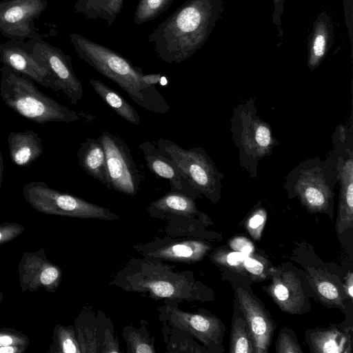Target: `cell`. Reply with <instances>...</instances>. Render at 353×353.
<instances>
[{"label":"cell","mask_w":353,"mask_h":353,"mask_svg":"<svg viewBox=\"0 0 353 353\" xmlns=\"http://www.w3.org/2000/svg\"><path fill=\"white\" fill-rule=\"evenodd\" d=\"M223 10V0H187L148 37L167 63L186 61L207 41Z\"/></svg>","instance_id":"1"},{"label":"cell","mask_w":353,"mask_h":353,"mask_svg":"<svg viewBox=\"0 0 353 353\" xmlns=\"http://www.w3.org/2000/svg\"><path fill=\"white\" fill-rule=\"evenodd\" d=\"M70 40L77 56L103 76L116 83L139 106L165 114L170 105L156 88L160 74H145L120 53L77 33Z\"/></svg>","instance_id":"2"},{"label":"cell","mask_w":353,"mask_h":353,"mask_svg":"<svg viewBox=\"0 0 353 353\" xmlns=\"http://www.w3.org/2000/svg\"><path fill=\"white\" fill-rule=\"evenodd\" d=\"M0 97L21 117L38 124L79 121L80 114L41 92L30 78L3 65L0 68Z\"/></svg>","instance_id":"3"},{"label":"cell","mask_w":353,"mask_h":353,"mask_svg":"<svg viewBox=\"0 0 353 353\" xmlns=\"http://www.w3.org/2000/svg\"><path fill=\"white\" fill-rule=\"evenodd\" d=\"M338 183L336 157L332 150L325 159L313 157L300 163L285 178L288 195L297 196L310 212H325L333 206Z\"/></svg>","instance_id":"4"},{"label":"cell","mask_w":353,"mask_h":353,"mask_svg":"<svg viewBox=\"0 0 353 353\" xmlns=\"http://www.w3.org/2000/svg\"><path fill=\"white\" fill-rule=\"evenodd\" d=\"M230 122L232 140L239 150V163L252 178H255L259 162L272 154L277 140L270 125L257 116L253 98L234 108Z\"/></svg>","instance_id":"5"},{"label":"cell","mask_w":353,"mask_h":353,"mask_svg":"<svg viewBox=\"0 0 353 353\" xmlns=\"http://www.w3.org/2000/svg\"><path fill=\"white\" fill-rule=\"evenodd\" d=\"M115 281L125 290L148 293L155 299L182 301L197 297V286L190 277L159 263L136 262L129 265Z\"/></svg>","instance_id":"6"},{"label":"cell","mask_w":353,"mask_h":353,"mask_svg":"<svg viewBox=\"0 0 353 353\" xmlns=\"http://www.w3.org/2000/svg\"><path fill=\"white\" fill-rule=\"evenodd\" d=\"M156 143L161 152L176 165L182 177L192 190L214 203L219 199L223 174L203 148L185 149L171 140L162 138Z\"/></svg>","instance_id":"7"},{"label":"cell","mask_w":353,"mask_h":353,"mask_svg":"<svg viewBox=\"0 0 353 353\" xmlns=\"http://www.w3.org/2000/svg\"><path fill=\"white\" fill-rule=\"evenodd\" d=\"M22 194L33 209L45 214L109 221L119 218L109 209L53 189L43 181L24 185Z\"/></svg>","instance_id":"8"},{"label":"cell","mask_w":353,"mask_h":353,"mask_svg":"<svg viewBox=\"0 0 353 353\" xmlns=\"http://www.w3.org/2000/svg\"><path fill=\"white\" fill-rule=\"evenodd\" d=\"M339 185L336 230L342 234L353 226V150L352 132L339 125L332 134Z\"/></svg>","instance_id":"9"},{"label":"cell","mask_w":353,"mask_h":353,"mask_svg":"<svg viewBox=\"0 0 353 353\" xmlns=\"http://www.w3.org/2000/svg\"><path fill=\"white\" fill-rule=\"evenodd\" d=\"M104 148L110 189L133 196L142 181L131 150L120 137L108 131L100 134Z\"/></svg>","instance_id":"10"},{"label":"cell","mask_w":353,"mask_h":353,"mask_svg":"<svg viewBox=\"0 0 353 353\" xmlns=\"http://www.w3.org/2000/svg\"><path fill=\"white\" fill-rule=\"evenodd\" d=\"M27 43L31 53L50 72L54 91L62 92L73 105L81 101L83 85L74 72L71 57L42 38L28 40Z\"/></svg>","instance_id":"11"},{"label":"cell","mask_w":353,"mask_h":353,"mask_svg":"<svg viewBox=\"0 0 353 353\" xmlns=\"http://www.w3.org/2000/svg\"><path fill=\"white\" fill-rule=\"evenodd\" d=\"M47 6V0H0V33L12 41L42 38L35 21Z\"/></svg>","instance_id":"12"},{"label":"cell","mask_w":353,"mask_h":353,"mask_svg":"<svg viewBox=\"0 0 353 353\" xmlns=\"http://www.w3.org/2000/svg\"><path fill=\"white\" fill-rule=\"evenodd\" d=\"M19 285L23 292L43 288L54 292L62 279L61 268L48 259L43 248L35 252H25L19 263Z\"/></svg>","instance_id":"13"},{"label":"cell","mask_w":353,"mask_h":353,"mask_svg":"<svg viewBox=\"0 0 353 353\" xmlns=\"http://www.w3.org/2000/svg\"><path fill=\"white\" fill-rule=\"evenodd\" d=\"M0 62L34 82L54 91L47 68L31 53L27 41L8 40L0 44Z\"/></svg>","instance_id":"14"},{"label":"cell","mask_w":353,"mask_h":353,"mask_svg":"<svg viewBox=\"0 0 353 353\" xmlns=\"http://www.w3.org/2000/svg\"><path fill=\"white\" fill-rule=\"evenodd\" d=\"M236 294L255 353L268 352L274 332L272 320L259 301L248 291L238 288Z\"/></svg>","instance_id":"15"},{"label":"cell","mask_w":353,"mask_h":353,"mask_svg":"<svg viewBox=\"0 0 353 353\" xmlns=\"http://www.w3.org/2000/svg\"><path fill=\"white\" fill-rule=\"evenodd\" d=\"M169 321L176 327L189 332L206 346L220 341L221 321L213 315L187 312L170 305L165 308Z\"/></svg>","instance_id":"16"},{"label":"cell","mask_w":353,"mask_h":353,"mask_svg":"<svg viewBox=\"0 0 353 353\" xmlns=\"http://www.w3.org/2000/svg\"><path fill=\"white\" fill-rule=\"evenodd\" d=\"M272 283L268 292L279 307L290 314H298L303 308L305 296L299 279L290 270L271 269Z\"/></svg>","instance_id":"17"},{"label":"cell","mask_w":353,"mask_h":353,"mask_svg":"<svg viewBox=\"0 0 353 353\" xmlns=\"http://www.w3.org/2000/svg\"><path fill=\"white\" fill-rule=\"evenodd\" d=\"M149 259L194 263L201 260L210 250V245L201 241L187 240L166 243L163 245L141 248Z\"/></svg>","instance_id":"18"},{"label":"cell","mask_w":353,"mask_h":353,"mask_svg":"<svg viewBox=\"0 0 353 353\" xmlns=\"http://www.w3.org/2000/svg\"><path fill=\"white\" fill-rule=\"evenodd\" d=\"M148 210L152 216L168 219L205 216L198 210L194 201L190 196L172 190L152 201Z\"/></svg>","instance_id":"19"},{"label":"cell","mask_w":353,"mask_h":353,"mask_svg":"<svg viewBox=\"0 0 353 353\" xmlns=\"http://www.w3.org/2000/svg\"><path fill=\"white\" fill-rule=\"evenodd\" d=\"M78 163L84 172L110 189L105 154L101 138L87 137L77 153Z\"/></svg>","instance_id":"20"},{"label":"cell","mask_w":353,"mask_h":353,"mask_svg":"<svg viewBox=\"0 0 353 353\" xmlns=\"http://www.w3.org/2000/svg\"><path fill=\"white\" fill-rule=\"evenodd\" d=\"M139 148L143 152L148 170L155 176L168 180L172 191L183 192L185 189L183 181H185L176 165L152 142L143 141Z\"/></svg>","instance_id":"21"},{"label":"cell","mask_w":353,"mask_h":353,"mask_svg":"<svg viewBox=\"0 0 353 353\" xmlns=\"http://www.w3.org/2000/svg\"><path fill=\"white\" fill-rule=\"evenodd\" d=\"M8 143L10 159L19 167L29 166L43 152L41 138L32 130L10 132Z\"/></svg>","instance_id":"22"},{"label":"cell","mask_w":353,"mask_h":353,"mask_svg":"<svg viewBox=\"0 0 353 353\" xmlns=\"http://www.w3.org/2000/svg\"><path fill=\"white\" fill-rule=\"evenodd\" d=\"M333 39L332 21L325 12H322L314 23L309 37L307 66L310 70L316 69L329 50Z\"/></svg>","instance_id":"23"},{"label":"cell","mask_w":353,"mask_h":353,"mask_svg":"<svg viewBox=\"0 0 353 353\" xmlns=\"http://www.w3.org/2000/svg\"><path fill=\"white\" fill-rule=\"evenodd\" d=\"M348 329L325 328L310 330L308 343L318 353H350L352 342Z\"/></svg>","instance_id":"24"},{"label":"cell","mask_w":353,"mask_h":353,"mask_svg":"<svg viewBox=\"0 0 353 353\" xmlns=\"http://www.w3.org/2000/svg\"><path fill=\"white\" fill-rule=\"evenodd\" d=\"M307 279L314 292L320 300L332 307L344 309L343 294L330 276L321 270L308 268Z\"/></svg>","instance_id":"25"},{"label":"cell","mask_w":353,"mask_h":353,"mask_svg":"<svg viewBox=\"0 0 353 353\" xmlns=\"http://www.w3.org/2000/svg\"><path fill=\"white\" fill-rule=\"evenodd\" d=\"M90 83L98 96L117 114L134 125L139 123V113L119 92L98 79H91Z\"/></svg>","instance_id":"26"},{"label":"cell","mask_w":353,"mask_h":353,"mask_svg":"<svg viewBox=\"0 0 353 353\" xmlns=\"http://www.w3.org/2000/svg\"><path fill=\"white\" fill-rule=\"evenodd\" d=\"M123 2L124 0H77L74 12L86 19H102L110 26L120 14Z\"/></svg>","instance_id":"27"},{"label":"cell","mask_w":353,"mask_h":353,"mask_svg":"<svg viewBox=\"0 0 353 353\" xmlns=\"http://www.w3.org/2000/svg\"><path fill=\"white\" fill-rule=\"evenodd\" d=\"M51 353H81L74 325H57L53 330Z\"/></svg>","instance_id":"28"},{"label":"cell","mask_w":353,"mask_h":353,"mask_svg":"<svg viewBox=\"0 0 353 353\" xmlns=\"http://www.w3.org/2000/svg\"><path fill=\"white\" fill-rule=\"evenodd\" d=\"M229 352H255L253 341L247 328L244 317H237L233 322L230 334Z\"/></svg>","instance_id":"29"},{"label":"cell","mask_w":353,"mask_h":353,"mask_svg":"<svg viewBox=\"0 0 353 353\" xmlns=\"http://www.w3.org/2000/svg\"><path fill=\"white\" fill-rule=\"evenodd\" d=\"M174 0H139L135 10L134 22L141 25L154 20L170 8Z\"/></svg>","instance_id":"30"},{"label":"cell","mask_w":353,"mask_h":353,"mask_svg":"<svg viewBox=\"0 0 353 353\" xmlns=\"http://www.w3.org/2000/svg\"><path fill=\"white\" fill-rule=\"evenodd\" d=\"M266 270L265 261L259 256H254L252 254L245 256L241 274L259 281L265 279Z\"/></svg>","instance_id":"31"},{"label":"cell","mask_w":353,"mask_h":353,"mask_svg":"<svg viewBox=\"0 0 353 353\" xmlns=\"http://www.w3.org/2000/svg\"><path fill=\"white\" fill-rule=\"evenodd\" d=\"M128 345V352L134 353H154L155 352L153 342L143 336L139 331L134 330L129 332L126 336Z\"/></svg>","instance_id":"32"},{"label":"cell","mask_w":353,"mask_h":353,"mask_svg":"<svg viewBox=\"0 0 353 353\" xmlns=\"http://www.w3.org/2000/svg\"><path fill=\"white\" fill-rule=\"evenodd\" d=\"M267 214L263 208H259L254 210L246 221V228L256 240H259L264 228Z\"/></svg>","instance_id":"33"},{"label":"cell","mask_w":353,"mask_h":353,"mask_svg":"<svg viewBox=\"0 0 353 353\" xmlns=\"http://www.w3.org/2000/svg\"><path fill=\"white\" fill-rule=\"evenodd\" d=\"M29 337L24 333L13 328L0 329V347L8 345H27Z\"/></svg>","instance_id":"34"},{"label":"cell","mask_w":353,"mask_h":353,"mask_svg":"<svg viewBox=\"0 0 353 353\" xmlns=\"http://www.w3.org/2000/svg\"><path fill=\"white\" fill-rule=\"evenodd\" d=\"M278 353H303L301 346L289 334L281 332L276 344Z\"/></svg>","instance_id":"35"},{"label":"cell","mask_w":353,"mask_h":353,"mask_svg":"<svg viewBox=\"0 0 353 353\" xmlns=\"http://www.w3.org/2000/svg\"><path fill=\"white\" fill-rule=\"evenodd\" d=\"M25 230V227L17 223H3L0 224V245L14 239Z\"/></svg>","instance_id":"36"},{"label":"cell","mask_w":353,"mask_h":353,"mask_svg":"<svg viewBox=\"0 0 353 353\" xmlns=\"http://www.w3.org/2000/svg\"><path fill=\"white\" fill-rule=\"evenodd\" d=\"M232 250L242 252L246 254H252L254 247L251 241L245 237H235L230 243Z\"/></svg>","instance_id":"37"},{"label":"cell","mask_w":353,"mask_h":353,"mask_svg":"<svg viewBox=\"0 0 353 353\" xmlns=\"http://www.w3.org/2000/svg\"><path fill=\"white\" fill-rule=\"evenodd\" d=\"M103 352H119V345L115 341L112 334L109 333V330L105 331V338L103 343Z\"/></svg>","instance_id":"38"},{"label":"cell","mask_w":353,"mask_h":353,"mask_svg":"<svg viewBox=\"0 0 353 353\" xmlns=\"http://www.w3.org/2000/svg\"><path fill=\"white\" fill-rule=\"evenodd\" d=\"M285 0H273L274 9L272 15L273 23L278 27L281 25V15L283 11V3Z\"/></svg>","instance_id":"39"},{"label":"cell","mask_w":353,"mask_h":353,"mask_svg":"<svg viewBox=\"0 0 353 353\" xmlns=\"http://www.w3.org/2000/svg\"><path fill=\"white\" fill-rule=\"evenodd\" d=\"M27 345H8L0 347V353H23L28 349Z\"/></svg>","instance_id":"40"},{"label":"cell","mask_w":353,"mask_h":353,"mask_svg":"<svg viewBox=\"0 0 353 353\" xmlns=\"http://www.w3.org/2000/svg\"><path fill=\"white\" fill-rule=\"evenodd\" d=\"M344 290L347 296L352 299L353 298V274L350 272L345 278V283L344 285Z\"/></svg>","instance_id":"41"},{"label":"cell","mask_w":353,"mask_h":353,"mask_svg":"<svg viewBox=\"0 0 353 353\" xmlns=\"http://www.w3.org/2000/svg\"><path fill=\"white\" fill-rule=\"evenodd\" d=\"M3 170H4L3 159L2 154L0 151V192L1 190V187H2Z\"/></svg>","instance_id":"42"},{"label":"cell","mask_w":353,"mask_h":353,"mask_svg":"<svg viewBox=\"0 0 353 353\" xmlns=\"http://www.w3.org/2000/svg\"><path fill=\"white\" fill-rule=\"evenodd\" d=\"M1 287V286H0ZM3 293L1 292V288H0V303L3 300Z\"/></svg>","instance_id":"43"}]
</instances>
